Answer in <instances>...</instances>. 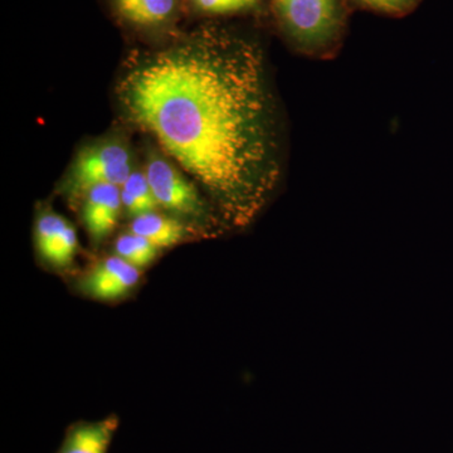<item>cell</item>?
Masks as SVG:
<instances>
[{
  "label": "cell",
  "mask_w": 453,
  "mask_h": 453,
  "mask_svg": "<svg viewBox=\"0 0 453 453\" xmlns=\"http://www.w3.org/2000/svg\"><path fill=\"white\" fill-rule=\"evenodd\" d=\"M113 92L122 118L195 181L226 228L257 219L282 172L257 42L217 22L175 33L127 53Z\"/></svg>",
  "instance_id": "cell-1"
},
{
  "label": "cell",
  "mask_w": 453,
  "mask_h": 453,
  "mask_svg": "<svg viewBox=\"0 0 453 453\" xmlns=\"http://www.w3.org/2000/svg\"><path fill=\"white\" fill-rule=\"evenodd\" d=\"M285 40L306 56L326 58L342 46L348 0H268Z\"/></svg>",
  "instance_id": "cell-2"
},
{
  "label": "cell",
  "mask_w": 453,
  "mask_h": 453,
  "mask_svg": "<svg viewBox=\"0 0 453 453\" xmlns=\"http://www.w3.org/2000/svg\"><path fill=\"white\" fill-rule=\"evenodd\" d=\"M144 173L160 208L173 216L198 222L204 229L225 226L199 188L160 150L146 149Z\"/></svg>",
  "instance_id": "cell-3"
},
{
  "label": "cell",
  "mask_w": 453,
  "mask_h": 453,
  "mask_svg": "<svg viewBox=\"0 0 453 453\" xmlns=\"http://www.w3.org/2000/svg\"><path fill=\"white\" fill-rule=\"evenodd\" d=\"M133 172V157L127 142L100 140L76 155L65 177L64 192L73 198H82L92 187L100 184L121 188Z\"/></svg>",
  "instance_id": "cell-4"
},
{
  "label": "cell",
  "mask_w": 453,
  "mask_h": 453,
  "mask_svg": "<svg viewBox=\"0 0 453 453\" xmlns=\"http://www.w3.org/2000/svg\"><path fill=\"white\" fill-rule=\"evenodd\" d=\"M142 271L119 256H109L85 273L80 280L79 288L92 299L119 300L138 285Z\"/></svg>",
  "instance_id": "cell-5"
},
{
  "label": "cell",
  "mask_w": 453,
  "mask_h": 453,
  "mask_svg": "<svg viewBox=\"0 0 453 453\" xmlns=\"http://www.w3.org/2000/svg\"><path fill=\"white\" fill-rule=\"evenodd\" d=\"M82 199L83 225L92 242L100 244L112 234L120 219L124 210L121 188L112 184H100L92 187Z\"/></svg>",
  "instance_id": "cell-6"
},
{
  "label": "cell",
  "mask_w": 453,
  "mask_h": 453,
  "mask_svg": "<svg viewBox=\"0 0 453 453\" xmlns=\"http://www.w3.org/2000/svg\"><path fill=\"white\" fill-rule=\"evenodd\" d=\"M35 247L47 262L65 267L76 256L79 238L67 219L53 211H43L35 222Z\"/></svg>",
  "instance_id": "cell-7"
},
{
  "label": "cell",
  "mask_w": 453,
  "mask_h": 453,
  "mask_svg": "<svg viewBox=\"0 0 453 453\" xmlns=\"http://www.w3.org/2000/svg\"><path fill=\"white\" fill-rule=\"evenodd\" d=\"M116 14L130 26L148 31L169 28L178 19L179 0H111Z\"/></svg>",
  "instance_id": "cell-8"
},
{
  "label": "cell",
  "mask_w": 453,
  "mask_h": 453,
  "mask_svg": "<svg viewBox=\"0 0 453 453\" xmlns=\"http://www.w3.org/2000/svg\"><path fill=\"white\" fill-rule=\"evenodd\" d=\"M118 427L119 418L116 416L101 421L77 423L68 429L57 453H107Z\"/></svg>",
  "instance_id": "cell-9"
},
{
  "label": "cell",
  "mask_w": 453,
  "mask_h": 453,
  "mask_svg": "<svg viewBox=\"0 0 453 453\" xmlns=\"http://www.w3.org/2000/svg\"><path fill=\"white\" fill-rule=\"evenodd\" d=\"M193 229L175 216H165L159 211L135 217L131 222L130 232L142 235L157 249H169L183 242Z\"/></svg>",
  "instance_id": "cell-10"
},
{
  "label": "cell",
  "mask_w": 453,
  "mask_h": 453,
  "mask_svg": "<svg viewBox=\"0 0 453 453\" xmlns=\"http://www.w3.org/2000/svg\"><path fill=\"white\" fill-rule=\"evenodd\" d=\"M121 199L124 210L133 219L160 210L159 203L155 198L148 178L140 169H134L130 177L121 187Z\"/></svg>",
  "instance_id": "cell-11"
},
{
  "label": "cell",
  "mask_w": 453,
  "mask_h": 453,
  "mask_svg": "<svg viewBox=\"0 0 453 453\" xmlns=\"http://www.w3.org/2000/svg\"><path fill=\"white\" fill-rule=\"evenodd\" d=\"M159 251L146 238L130 231L121 234L115 242V255L140 270L153 264Z\"/></svg>",
  "instance_id": "cell-12"
},
{
  "label": "cell",
  "mask_w": 453,
  "mask_h": 453,
  "mask_svg": "<svg viewBox=\"0 0 453 453\" xmlns=\"http://www.w3.org/2000/svg\"><path fill=\"white\" fill-rule=\"evenodd\" d=\"M196 11L207 16L223 17L255 13L264 7L265 0H190Z\"/></svg>",
  "instance_id": "cell-13"
},
{
  "label": "cell",
  "mask_w": 453,
  "mask_h": 453,
  "mask_svg": "<svg viewBox=\"0 0 453 453\" xmlns=\"http://www.w3.org/2000/svg\"><path fill=\"white\" fill-rule=\"evenodd\" d=\"M422 0H348L350 4L383 16L401 18L412 13Z\"/></svg>",
  "instance_id": "cell-14"
}]
</instances>
